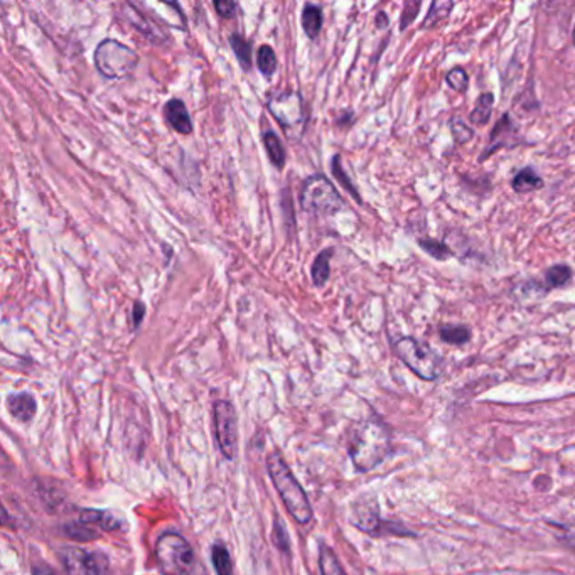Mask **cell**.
I'll return each mask as SVG.
<instances>
[{
    "instance_id": "obj_33",
    "label": "cell",
    "mask_w": 575,
    "mask_h": 575,
    "mask_svg": "<svg viewBox=\"0 0 575 575\" xmlns=\"http://www.w3.org/2000/svg\"><path fill=\"white\" fill-rule=\"evenodd\" d=\"M451 130L452 137H454V140L457 142V144H466V142H469L471 139H473V130H471V127H467V125L464 124L463 120H451Z\"/></svg>"
},
{
    "instance_id": "obj_9",
    "label": "cell",
    "mask_w": 575,
    "mask_h": 575,
    "mask_svg": "<svg viewBox=\"0 0 575 575\" xmlns=\"http://www.w3.org/2000/svg\"><path fill=\"white\" fill-rule=\"evenodd\" d=\"M120 15L124 17L125 23L130 24L152 45H166L170 39L169 35L164 29H160L159 24L154 23L150 17H147L144 12L139 11L136 5L130 2H125L120 5Z\"/></svg>"
},
{
    "instance_id": "obj_1",
    "label": "cell",
    "mask_w": 575,
    "mask_h": 575,
    "mask_svg": "<svg viewBox=\"0 0 575 575\" xmlns=\"http://www.w3.org/2000/svg\"><path fill=\"white\" fill-rule=\"evenodd\" d=\"M392 449V440L388 429L380 420L368 418L361 422L353 432L350 444V456L356 469L365 473L372 471L378 464L384 463Z\"/></svg>"
},
{
    "instance_id": "obj_38",
    "label": "cell",
    "mask_w": 575,
    "mask_h": 575,
    "mask_svg": "<svg viewBox=\"0 0 575 575\" xmlns=\"http://www.w3.org/2000/svg\"><path fill=\"white\" fill-rule=\"evenodd\" d=\"M33 575H56L47 565H37L33 570Z\"/></svg>"
},
{
    "instance_id": "obj_7",
    "label": "cell",
    "mask_w": 575,
    "mask_h": 575,
    "mask_svg": "<svg viewBox=\"0 0 575 575\" xmlns=\"http://www.w3.org/2000/svg\"><path fill=\"white\" fill-rule=\"evenodd\" d=\"M267 108L279 125L287 130L289 137L301 134L305 125V110L303 97L293 91L279 93L269 98Z\"/></svg>"
},
{
    "instance_id": "obj_25",
    "label": "cell",
    "mask_w": 575,
    "mask_h": 575,
    "mask_svg": "<svg viewBox=\"0 0 575 575\" xmlns=\"http://www.w3.org/2000/svg\"><path fill=\"white\" fill-rule=\"evenodd\" d=\"M439 334L444 343L456 344V346L466 344L471 339V331L466 326H442L439 329Z\"/></svg>"
},
{
    "instance_id": "obj_10",
    "label": "cell",
    "mask_w": 575,
    "mask_h": 575,
    "mask_svg": "<svg viewBox=\"0 0 575 575\" xmlns=\"http://www.w3.org/2000/svg\"><path fill=\"white\" fill-rule=\"evenodd\" d=\"M61 560L68 575H102V560L85 549L68 547L61 553Z\"/></svg>"
},
{
    "instance_id": "obj_5",
    "label": "cell",
    "mask_w": 575,
    "mask_h": 575,
    "mask_svg": "<svg viewBox=\"0 0 575 575\" xmlns=\"http://www.w3.org/2000/svg\"><path fill=\"white\" fill-rule=\"evenodd\" d=\"M396 356L406 363L418 378L432 382L436 380L442 370V360L429 344L416 338L398 339L395 343Z\"/></svg>"
},
{
    "instance_id": "obj_35",
    "label": "cell",
    "mask_w": 575,
    "mask_h": 575,
    "mask_svg": "<svg viewBox=\"0 0 575 575\" xmlns=\"http://www.w3.org/2000/svg\"><path fill=\"white\" fill-rule=\"evenodd\" d=\"M238 5L231 0H216L215 11L220 14V17L223 19H231L237 14Z\"/></svg>"
},
{
    "instance_id": "obj_34",
    "label": "cell",
    "mask_w": 575,
    "mask_h": 575,
    "mask_svg": "<svg viewBox=\"0 0 575 575\" xmlns=\"http://www.w3.org/2000/svg\"><path fill=\"white\" fill-rule=\"evenodd\" d=\"M418 9H420V2H406L402 14V21H400V29L406 31L408 24L414 23V19L417 17Z\"/></svg>"
},
{
    "instance_id": "obj_24",
    "label": "cell",
    "mask_w": 575,
    "mask_h": 575,
    "mask_svg": "<svg viewBox=\"0 0 575 575\" xmlns=\"http://www.w3.org/2000/svg\"><path fill=\"white\" fill-rule=\"evenodd\" d=\"M319 565L323 575H346L344 569L339 564L338 557L326 545H323L319 550Z\"/></svg>"
},
{
    "instance_id": "obj_4",
    "label": "cell",
    "mask_w": 575,
    "mask_h": 575,
    "mask_svg": "<svg viewBox=\"0 0 575 575\" xmlns=\"http://www.w3.org/2000/svg\"><path fill=\"white\" fill-rule=\"evenodd\" d=\"M299 203L303 211L314 216L334 215L343 208L339 192L323 174L311 176L304 180L299 194Z\"/></svg>"
},
{
    "instance_id": "obj_23",
    "label": "cell",
    "mask_w": 575,
    "mask_h": 575,
    "mask_svg": "<svg viewBox=\"0 0 575 575\" xmlns=\"http://www.w3.org/2000/svg\"><path fill=\"white\" fill-rule=\"evenodd\" d=\"M572 279V271L569 265H553L545 272V287L547 291L562 287Z\"/></svg>"
},
{
    "instance_id": "obj_20",
    "label": "cell",
    "mask_w": 575,
    "mask_h": 575,
    "mask_svg": "<svg viewBox=\"0 0 575 575\" xmlns=\"http://www.w3.org/2000/svg\"><path fill=\"white\" fill-rule=\"evenodd\" d=\"M230 46L237 56L238 63L241 65V68L250 71L252 65H253V55H252V45L249 41L243 36L235 33V35L230 36Z\"/></svg>"
},
{
    "instance_id": "obj_14",
    "label": "cell",
    "mask_w": 575,
    "mask_h": 575,
    "mask_svg": "<svg viewBox=\"0 0 575 575\" xmlns=\"http://www.w3.org/2000/svg\"><path fill=\"white\" fill-rule=\"evenodd\" d=\"M79 521L100 531H113L120 527L118 519L112 517L108 511H98V509H81Z\"/></svg>"
},
{
    "instance_id": "obj_30",
    "label": "cell",
    "mask_w": 575,
    "mask_h": 575,
    "mask_svg": "<svg viewBox=\"0 0 575 575\" xmlns=\"http://www.w3.org/2000/svg\"><path fill=\"white\" fill-rule=\"evenodd\" d=\"M331 170H333L334 178L341 182V186H343L346 191L350 192L351 196H353L358 203H361L360 192L356 191L354 184L348 180L346 172L343 170V166H341V158H339V156H334V158H333V162H331Z\"/></svg>"
},
{
    "instance_id": "obj_2",
    "label": "cell",
    "mask_w": 575,
    "mask_h": 575,
    "mask_svg": "<svg viewBox=\"0 0 575 575\" xmlns=\"http://www.w3.org/2000/svg\"><path fill=\"white\" fill-rule=\"evenodd\" d=\"M267 467L272 483L282 498L283 505L297 523L307 525L313 519V508L305 497L303 486L293 477V471L279 452H272L267 457Z\"/></svg>"
},
{
    "instance_id": "obj_11",
    "label": "cell",
    "mask_w": 575,
    "mask_h": 575,
    "mask_svg": "<svg viewBox=\"0 0 575 575\" xmlns=\"http://www.w3.org/2000/svg\"><path fill=\"white\" fill-rule=\"evenodd\" d=\"M517 132H519V128L511 122V117H509L508 113H505V115L499 118L497 127L493 128L491 137H489V144L486 147V150L483 152V156L479 158V160H485V159L489 158L491 154H495L501 147L509 146L508 140H509V139H515Z\"/></svg>"
},
{
    "instance_id": "obj_12",
    "label": "cell",
    "mask_w": 575,
    "mask_h": 575,
    "mask_svg": "<svg viewBox=\"0 0 575 575\" xmlns=\"http://www.w3.org/2000/svg\"><path fill=\"white\" fill-rule=\"evenodd\" d=\"M164 117H166L168 124H169L178 134H180V136H191V117H190V112H188V108H186V105H184L182 100L172 98V100L166 103V107H164Z\"/></svg>"
},
{
    "instance_id": "obj_8",
    "label": "cell",
    "mask_w": 575,
    "mask_h": 575,
    "mask_svg": "<svg viewBox=\"0 0 575 575\" xmlns=\"http://www.w3.org/2000/svg\"><path fill=\"white\" fill-rule=\"evenodd\" d=\"M213 417H215L218 447L223 452L226 459H233L237 456L238 446V422L235 408L226 400H218L213 406Z\"/></svg>"
},
{
    "instance_id": "obj_15",
    "label": "cell",
    "mask_w": 575,
    "mask_h": 575,
    "mask_svg": "<svg viewBox=\"0 0 575 575\" xmlns=\"http://www.w3.org/2000/svg\"><path fill=\"white\" fill-rule=\"evenodd\" d=\"M147 7L156 12L159 17L162 19V23L172 26V27H178V29L186 27V17L182 14L180 4L162 2V4H147Z\"/></svg>"
},
{
    "instance_id": "obj_3",
    "label": "cell",
    "mask_w": 575,
    "mask_h": 575,
    "mask_svg": "<svg viewBox=\"0 0 575 575\" xmlns=\"http://www.w3.org/2000/svg\"><path fill=\"white\" fill-rule=\"evenodd\" d=\"M93 63L103 78L122 79L136 71L139 55L115 39H103L95 49Z\"/></svg>"
},
{
    "instance_id": "obj_19",
    "label": "cell",
    "mask_w": 575,
    "mask_h": 575,
    "mask_svg": "<svg viewBox=\"0 0 575 575\" xmlns=\"http://www.w3.org/2000/svg\"><path fill=\"white\" fill-rule=\"evenodd\" d=\"M334 250L326 249L323 250L319 255H317L314 263H313V281L316 283L317 287L324 285L329 281V275H331V257H333Z\"/></svg>"
},
{
    "instance_id": "obj_16",
    "label": "cell",
    "mask_w": 575,
    "mask_h": 575,
    "mask_svg": "<svg viewBox=\"0 0 575 575\" xmlns=\"http://www.w3.org/2000/svg\"><path fill=\"white\" fill-rule=\"evenodd\" d=\"M323 21H324V17H323L321 5L305 4L301 23H303V29H304L307 37L316 39L319 33H321V29H323Z\"/></svg>"
},
{
    "instance_id": "obj_6",
    "label": "cell",
    "mask_w": 575,
    "mask_h": 575,
    "mask_svg": "<svg viewBox=\"0 0 575 575\" xmlns=\"http://www.w3.org/2000/svg\"><path fill=\"white\" fill-rule=\"evenodd\" d=\"M156 557L162 574L184 575L191 569L194 552L190 541L180 533L168 531L158 540Z\"/></svg>"
},
{
    "instance_id": "obj_40",
    "label": "cell",
    "mask_w": 575,
    "mask_h": 575,
    "mask_svg": "<svg viewBox=\"0 0 575 575\" xmlns=\"http://www.w3.org/2000/svg\"><path fill=\"white\" fill-rule=\"evenodd\" d=\"M572 43H574V46H575V27H574V33H572Z\"/></svg>"
},
{
    "instance_id": "obj_13",
    "label": "cell",
    "mask_w": 575,
    "mask_h": 575,
    "mask_svg": "<svg viewBox=\"0 0 575 575\" xmlns=\"http://www.w3.org/2000/svg\"><path fill=\"white\" fill-rule=\"evenodd\" d=\"M7 408L11 412L12 417L15 418L21 424H29L36 416L37 404H36L35 396L31 394H14L7 398Z\"/></svg>"
},
{
    "instance_id": "obj_28",
    "label": "cell",
    "mask_w": 575,
    "mask_h": 575,
    "mask_svg": "<svg viewBox=\"0 0 575 575\" xmlns=\"http://www.w3.org/2000/svg\"><path fill=\"white\" fill-rule=\"evenodd\" d=\"M454 4L452 2H434L430 7L429 14L426 17V21L422 24L424 29H430L434 26H437L440 21H444L449 14H451Z\"/></svg>"
},
{
    "instance_id": "obj_21",
    "label": "cell",
    "mask_w": 575,
    "mask_h": 575,
    "mask_svg": "<svg viewBox=\"0 0 575 575\" xmlns=\"http://www.w3.org/2000/svg\"><path fill=\"white\" fill-rule=\"evenodd\" d=\"M361 530L375 531L380 519H378V511H376V505H363L356 509V517L353 519Z\"/></svg>"
},
{
    "instance_id": "obj_26",
    "label": "cell",
    "mask_w": 575,
    "mask_h": 575,
    "mask_svg": "<svg viewBox=\"0 0 575 575\" xmlns=\"http://www.w3.org/2000/svg\"><path fill=\"white\" fill-rule=\"evenodd\" d=\"M257 63H259L260 73L265 78H271L272 75L275 73V69H277V65H279L277 55H275V51L272 49L271 46H260Z\"/></svg>"
},
{
    "instance_id": "obj_22",
    "label": "cell",
    "mask_w": 575,
    "mask_h": 575,
    "mask_svg": "<svg viewBox=\"0 0 575 575\" xmlns=\"http://www.w3.org/2000/svg\"><path fill=\"white\" fill-rule=\"evenodd\" d=\"M493 103H495V97L493 93H485L479 97L477 105L474 108V112L471 113V122L476 125H485L489 122L491 118V113H493Z\"/></svg>"
},
{
    "instance_id": "obj_31",
    "label": "cell",
    "mask_w": 575,
    "mask_h": 575,
    "mask_svg": "<svg viewBox=\"0 0 575 575\" xmlns=\"http://www.w3.org/2000/svg\"><path fill=\"white\" fill-rule=\"evenodd\" d=\"M65 531H67V535H68L69 539H73V540L77 541H90L98 537V530H95V529H91L88 525L81 523L79 519L77 523H69L68 527L65 529Z\"/></svg>"
},
{
    "instance_id": "obj_29",
    "label": "cell",
    "mask_w": 575,
    "mask_h": 575,
    "mask_svg": "<svg viewBox=\"0 0 575 575\" xmlns=\"http://www.w3.org/2000/svg\"><path fill=\"white\" fill-rule=\"evenodd\" d=\"M418 245H420V249L426 250L430 257H434L436 260H447L452 255V250L446 243L437 241V240H430V238L418 240Z\"/></svg>"
},
{
    "instance_id": "obj_17",
    "label": "cell",
    "mask_w": 575,
    "mask_h": 575,
    "mask_svg": "<svg viewBox=\"0 0 575 575\" xmlns=\"http://www.w3.org/2000/svg\"><path fill=\"white\" fill-rule=\"evenodd\" d=\"M263 146L267 149V154H269L272 164L277 169H283V166H285V149H283L282 140L279 139V136L275 132H272V130L263 132Z\"/></svg>"
},
{
    "instance_id": "obj_27",
    "label": "cell",
    "mask_w": 575,
    "mask_h": 575,
    "mask_svg": "<svg viewBox=\"0 0 575 575\" xmlns=\"http://www.w3.org/2000/svg\"><path fill=\"white\" fill-rule=\"evenodd\" d=\"M211 560H213L216 575H233V562H231V557L223 545L213 547Z\"/></svg>"
},
{
    "instance_id": "obj_37",
    "label": "cell",
    "mask_w": 575,
    "mask_h": 575,
    "mask_svg": "<svg viewBox=\"0 0 575 575\" xmlns=\"http://www.w3.org/2000/svg\"><path fill=\"white\" fill-rule=\"evenodd\" d=\"M562 540L575 552V525L565 527L564 533H562Z\"/></svg>"
},
{
    "instance_id": "obj_32",
    "label": "cell",
    "mask_w": 575,
    "mask_h": 575,
    "mask_svg": "<svg viewBox=\"0 0 575 575\" xmlns=\"http://www.w3.org/2000/svg\"><path fill=\"white\" fill-rule=\"evenodd\" d=\"M446 79H447L452 90L459 91V93L467 90V79L469 78H467V73L463 68L452 69V71L447 73Z\"/></svg>"
},
{
    "instance_id": "obj_36",
    "label": "cell",
    "mask_w": 575,
    "mask_h": 575,
    "mask_svg": "<svg viewBox=\"0 0 575 575\" xmlns=\"http://www.w3.org/2000/svg\"><path fill=\"white\" fill-rule=\"evenodd\" d=\"M146 311V304H144L142 301H136V303H134V307H132V326H134V329L140 326V323L144 321Z\"/></svg>"
},
{
    "instance_id": "obj_39",
    "label": "cell",
    "mask_w": 575,
    "mask_h": 575,
    "mask_svg": "<svg viewBox=\"0 0 575 575\" xmlns=\"http://www.w3.org/2000/svg\"><path fill=\"white\" fill-rule=\"evenodd\" d=\"M376 24H378V27H380V29H384V27L388 26V17H386V14H385V12H380V14L376 15Z\"/></svg>"
},
{
    "instance_id": "obj_18",
    "label": "cell",
    "mask_w": 575,
    "mask_h": 575,
    "mask_svg": "<svg viewBox=\"0 0 575 575\" xmlns=\"http://www.w3.org/2000/svg\"><path fill=\"white\" fill-rule=\"evenodd\" d=\"M511 184H513L515 191L523 194V192L537 191V190L543 188V180L533 168H525V169L519 170Z\"/></svg>"
}]
</instances>
